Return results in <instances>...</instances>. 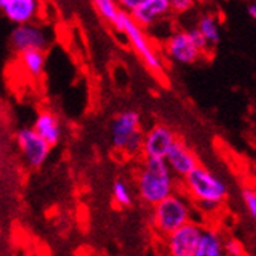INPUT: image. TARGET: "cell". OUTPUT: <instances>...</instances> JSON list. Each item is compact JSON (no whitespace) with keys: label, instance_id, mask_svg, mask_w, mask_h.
Instances as JSON below:
<instances>
[{"label":"cell","instance_id":"18","mask_svg":"<svg viewBox=\"0 0 256 256\" xmlns=\"http://www.w3.org/2000/svg\"><path fill=\"white\" fill-rule=\"evenodd\" d=\"M92 5H94L98 16L114 26V23L117 22L118 14L122 11L118 2H114V0H96V2H92Z\"/></svg>","mask_w":256,"mask_h":256},{"label":"cell","instance_id":"14","mask_svg":"<svg viewBox=\"0 0 256 256\" xmlns=\"http://www.w3.org/2000/svg\"><path fill=\"white\" fill-rule=\"evenodd\" d=\"M32 129L51 148L52 146H57L60 143L62 135H63L62 123H60L57 115L52 114L51 110H43V112H40L37 117H36V122L32 124Z\"/></svg>","mask_w":256,"mask_h":256},{"label":"cell","instance_id":"2","mask_svg":"<svg viewBox=\"0 0 256 256\" xmlns=\"http://www.w3.org/2000/svg\"><path fill=\"white\" fill-rule=\"evenodd\" d=\"M192 208L184 195L174 194L150 208V224L161 236L168 238L174 232L190 222Z\"/></svg>","mask_w":256,"mask_h":256},{"label":"cell","instance_id":"13","mask_svg":"<svg viewBox=\"0 0 256 256\" xmlns=\"http://www.w3.org/2000/svg\"><path fill=\"white\" fill-rule=\"evenodd\" d=\"M172 11L170 0H140L136 8L130 12V17L140 26H152L160 18Z\"/></svg>","mask_w":256,"mask_h":256},{"label":"cell","instance_id":"11","mask_svg":"<svg viewBox=\"0 0 256 256\" xmlns=\"http://www.w3.org/2000/svg\"><path fill=\"white\" fill-rule=\"evenodd\" d=\"M0 10L11 23L20 26L36 20L40 4L36 0H0Z\"/></svg>","mask_w":256,"mask_h":256},{"label":"cell","instance_id":"7","mask_svg":"<svg viewBox=\"0 0 256 256\" xmlns=\"http://www.w3.org/2000/svg\"><path fill=\"white\" fill-rule=\"evenodd\" d=\"M48 34L36 23L14 26L10 34V44L14 52L23 54L28 51H44L48 48Z\"/></svg>","mask_w":256,"mask_h":256},{"label":"cell","instance_id":"22","mask_svg":"<svg viewBox=\"0 0 256 256\" xmlns=\"http://www.w3.org/2000/svg\"><path fill=\"white\" fill-rule=\"evenodd\" d=\"M189 36H190V38L194 40L195 46H196V48H198L202 54L207 51L208 46H210V44H208V42L204 38V36L200 32V30H198V28H192V30H189Z\"/></svg>","mask_w":256,"mask_h":256},{"label":"cell","instance_id":"3","mask_svg":"<svg viewBox=\"0 0 256 256\" xmlns=\"http://www.w3.org/2000/svg\"><path fill=\"white\" fill-rule=\"evenodd\" d=\"M184 190L196 204H218L227 198V184L204 166H198L182 181Z\"/></svg>","mask_w":256,"mask_h":256},{"label":"cell","instance_id":"6","mask_svg":"<svg viewBox=\"0 0 256 256\" xmlns=\"http://www.w3.org/2000/svg\"><path fill=\"white\" fill-rule=\"evenodd\" d=\"M204 228L206 227L201 224L190 221L164 238L168 256H194L204 234Z\"/></svg>","mask_w":256,"mask_h":256},{"label":"cell","instance_id":"23","mask_svg":"<svg viewBox=\"0 0 256 256\" xmlns=\"http://www.w3.org/2000/svg\"><path fill=\"white\" fill-rule=\"evenodd\" d=\"M170 6H172V12L182 14L188 12L194 6V2L192 0H170Z\"/></svg>","mask_w":256,"mask_h":256},{"label":"cell","instance_id":"17","mask_svg":"<svg viewBox=\"0 0 256 256\" xmlns=\"http://www.w3.org/2000/svg\"><path fill=\"white\" fill-rule=\"evenodd\" d=\"M200 32L204 36V38L208 42V44H216L220 42L221 37V31H220V22L216 20V17L206 14L198 20V26Z\"/></svg>","mask_w":256,"mask_h":256},{"label":"cell","instance_id":"5","mask_svg":"<svg viewBox=\"0 0 256 256\" xmlns=\"http://www.w3.org/2000/svg\"><path fill=\"white\" fill-rule=\"evenodd\" d=\"M16 143L25 162L34 169L43 166L51 150V146L32 128H23L17 130Z\"/></svg>","mask_w":256,"mask_h":256},{"label":"cell","instance_id":"4","mask_svg":"<svg viewBox=\"0 0 256 256\" xmlns=\"http://www.w3.org/2000/svg\"><path fill=\"white\" fill-rule=\"evenodd\" d=\"M114 28L128 37V40L132 44V48L135 50V52L142 57V60L146 63V66L149 69H152V71H155V72L162 71L161 57L152 48V44H150L148 36L144 34L143 28L130 17V14H128L126 11L122 10L120 14H118L117 22L114 23Z\"/></svg>","mask_w":256,"mask_h":256},{"label":"cell","instance_id":"20","mask_svg":"<svg viewBox=\"0 0 256 256\" xmlns=\"http://www.w3.org/2000/svg\"><path fill=\"white\" fill-rule=\"evenodd\" d=\"M242 201L246 204L247 212L253 220H256V190L254 189H244L242 190Z\"/></svg>","mask_w":256,"mask_h":256},{"label":"cell","instance_id":"1","mask_svg":"<svg viewBox=\"0 0 256 256\" xmlns=\"http://www.w3.org/2000/svg\"><path fill=\"white\" fill-rule=\"evenodd\" d=\"M175 175L166 160L144 158L136 175V192L142 201L150 207L172 196L175 192Z\"/></svg>","mask_w":256,"mask_h":256},{"label":"cell","instance_id":"16","mask_svg":"<svg viewBox=\"0 0 256 256\" xmlns=\"http://www.w3.org/2000/svg\"><path fill=\"white\" fill-rule=\"evenodd\" d=\"M18 63L23 68L30 77L38 78L43 71H44V64H46V54L44 51H28L18 54Z\"/></svg>","mask_w":256,"mask_h":256},{"label":"cell","instance_id":"21","mask_svg":"<svg viewBox=\"0 0 256 256\" xmlns=\"http://www.w3.org/2000/svg\"><path fill=\"white\" fill-rule=\"evenodd\" d=\"M224 252L226 256H244V246L235 238H227L224 241Z\"/></svg>","mask_w":256,"mask_h":256},{"label":"cell","instance_id":"24","mask_svg":"<svg viewBox=\"0 0 256 256\" xmlns=\"http://www.w3.org/2000/svg\"><path fill=\"white\" fill-rule=\"evenodd\" d=\"M247 12H248V16H250L253 20H256V4H250V5L247 6Z\"/></svg>","mask_w":256,"mask_h":256},{"label":"cell","instance_id":"10","mask_svg":"<svg viewBox=\"0 0 256 256\" xmlns=\"http://www.w3.org/2000/svg\"><path fill=\"white\" fill-rule=\"evenodd\" d=\"M166 52L168 56L181 64L195 63L202 52L196 48L194 40L189 36V31H176L166 42Z\"/></svg>","mask_w":256,"mask_h":256},{"label":"cell","instance_id":"15","mask_svg":"<svg viewBox=\"0 0 256 256\" xmlns=\"http://www.w3.org/2000/svg\"><path fill=\"white\" fill-rule=\"evenodd\" d=\"M224 238L216 228H204V234L194 256H226Z\"/></svg>","mask_w":256,"mask_h":256},{"label":"cell","instance_id":"19","mask_svg":"<svg viewBox=\"0 0 256 256\" xmlns=\"http://www.w3.org/2000/svg\"><path fill=\"white\" fill-rule=\"evenodd\" d=\"M112 195H114L115 202H117L118 206H122V207H129L132 204L130 189H129V186L124 182V180H122V178L115 180L114 188H112Z\"/></svg>","mask_w":256,"mask_h":256},{"label":"cell","instance_id":"12","mask_svg":"<svg viewBox=\"0 0 256 256\" xmlns=\"http://www.w3.org/2000/svg\"><path fill=\"white\" fill-rule=\"evenodd\" d=\"M166 162L169 164L172 174L178 178H188L200 166L196 155L180 140L170 149Z\"/></svg>","mask_w":256,"mask_h":256},{"label":"cell","instance_id":"9","mask_svg":"<svg viewBox=\"0 0 256 256\" xmlns=\"http://www.w3.org/2000/svg\"><path fill=\"white\" fill-rule=\"evenodd\" d=\"M140 132H142V129H140V114L135 110H124L120 112L112 122L110 142L115 149L124 152L130 140Z\"/></svg>","mask_w":256,"mask_h":256},{"label":"cell","instance_id":"8","mask_svg":"<svg viewBox=\"0 0 256 256\" xmlns=\"http://www.w3.org/2000/svg\"><path fill=\"white\" fill-rule=\"evenodd\" d=\"M178 142L174 130L164 124H155L144 134V158L166 160L174 144Z\"/></svg>","mask_w":256,"mask_h":256}]
</instances>
